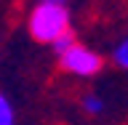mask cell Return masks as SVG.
I'll list each match as a JSON object with an SVG mask.
<instances>
[{
    "instance_id": "cell-2",
    "label": "cell",
    "mask_w": 128,
    "mask_h": 125,
    "mask_svg": "<svg viewBox=\"0 0 128 125\" xmlns=\"http://www.w3.org/2000/svg\"><path fill=\"white\" fill-rule=\"evenodd\" d=\"M59 67H62V72H67V75H72V77H96L99 72L104 69V59L102 53H96L94 48L83 45L78 37L72 40L67 48H62L59 51Z\"/></svg>"
},
{
    "instance_id": "cell-3",
    "label": "cell",
    "mask_w": 128,
    "mask_h": 125,
    "mask_svg": "<svg viewBox=\"0 0 128 125\" xmlns=\"http://www.w3.org/2000/svg\"><path fill=\"white\" fill-rule=\"evenodd\" d=\"M80 107H83V112H86V115L99 117V115L104 112V107H107V104H104V99H102L99 93H86L83 99H80Z\"/></svg>"
},
{
    "instance_id": "cell-5",
    "label": "cell",
    "mask_w": 128,
    "mask_h": 125,
    "mask_svg": "<svg viewBox=\"0 0 128 125\" xmlns=\"http://www.w3.org/2000/svg\"><path fill=\"white\" fill-rule=\"evenodd\" d=\"M0 125H14V109L3 93H0Z\"/></svg>"
},
{
    "instance_id": "cell-1",
    "label": "cell",
    "mask_w": 128,
    "mask_h": 125,
    "mask_svg": "<svg viewBox=\"0 0 128 125\" xmlns=\"http://www.w3.org/2000/svg\"><path fill=\"white\" fill-rule=\"evenodd\" d=\"M27 29H30L35 43L54 45L59 37H64V35L72 32L70 8L64 5V3H38V5L30 11Z\"/></svg>"
},
{
    "instance_id": "cell-4",
    "label": "cell",
    "mask_w": 128,
    "mask_h": 125,
    "mask_svg": "<svg viewBox=\"0 0 128 125\" xmlns=\"http://www.w3.org/2000/svg\"><path fill=\"white\" fill-rule=\"evenodd\" d=\"M112 61H115V67H120V69L128 72V35L115 45V51H112Z\"/></svg>"
},
{
    "instance_id": "cell-6",
    "label": "cell",
    "mask_w": 128,
    "mask_h": 125,
    "mask_svg": "<svg viewBox=\"0 0 128 125\" xmlns=\"http://www.w3.org/2000/svg\"><path fill=\"white\" fill-rule=\"evenodd\" d=\"M40 3H64L67 5V0H40Z\"/></svg>"
}]
</instances>
